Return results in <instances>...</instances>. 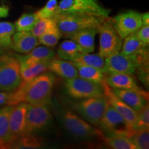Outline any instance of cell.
Listing matches in <instances>:
<instances>
[{"mask_svg":"<svg viewBox=\"0 0 149 149\" xmlns=\"http://www.w3.org/2000/svg\"><path fill=\"white\" fill-rule=\"evenodd\" d=\"M55 77L51 72H43L32 79L22 81L15 90L11 91L7 105L21 102L31 105H48L51 103Z\"/></svg>","mask_w":149,"mask_h":149,"instance_id":"cell-1","label":"cell"},{"mask_svg":"<svg viewBox=\"0 0 149 149\" xmlns=\"http://www.w3.org/2000/svg\"><path fill=\"white\" fill-rule=\"evenodd\" d=\"M53 17L62 36L66 37L81 30L88 28L97 29L107 18L79 13H56Z\"/></svg>","mask_w":149,"mask_h":149,"instance_id":"cell-2","label":"cell"},{"mask_svg":"<svg viewBox=\"0 0 149 149\" xmlns=\"http://www.w3.org/2000/svg\"><path fill=\"white\" fill-rule=\"evenodd\" d=\"M22 82L20 64L17 57L0 54V91H13Z\"/></svg>","mask_w":149,"mask_h":149,"instance_id":"cell-3","label":"cell"},{"mask_svg":"<svg viewBox=\"0 0 149 149\" xmlns=\"http://www.w3.org/2000/svg\"><path fill=\"white\" fill-rule=\"evenodd\" d=\"M110 12L111 10L104 8L98 0H61L55 14L79 13L109 17Z\"/></svg>","mask_w":149,"mask_h":149,"instance_id":"cell-4","label":"cell"},{"mask_svg":"<svg viewBox=\"0 0 149 149\" xmlns=\"http://www.w3.org/2000/svg\"><path fill=\"white\" fill-rule=\"evenodd\" d=\"M97 29L100 35L99 55L105 59L112 54L120 51L122 38L115 31L111 19L106 18Z\"/></svg>","mask_w":149,"mask_h":149,"instance_id":"cell-5","label":"cell"},{"mask_svg":"<svg viewBox=\"0 0 149 149\" xmlns=\"http://www.w3.org/2000/svg\"><path fill=\"white\" fill-rule=\"evenodd\" d=\"M99 125L111 135L131 137L135 133L132 126L109 102Z\"/></svg>","mask_w":149,"mask_h":149,"instance_id":"cell-6","label":"cell"},{"mask_svg":"<svg viewBox=\"0 0 149 149\" xmlns=\"http://www.w3.org/2000/svg\"><path fill=\"white\" fill-rule=\"evenodd\" d=\"M65 88L69 96L74 99L104 97V93L102 84L77 77L66 79Z\"/></svg>","mask_w":149,"mask_h":149,"instance_id":"cell-7","label":"cell"},{"mask_svg":"<svg viewBox=\"0 0 149 149\" xmlns=\"http://www.w3.org/2000/svg\"><path fill=\"white\" fill-rule=\"evenodd\" d=\"M108 104L105 97L83 99L77 102H73L72 107L81 115L85 120L93 126L100 124Z\"/></svg>","mask_w":149,"mask_h":149,"instance_id":"cell-8","label":"cell"},{"mask_svg":"<svg viewBox=\"0 0 149 149\" xmlns=\"http://www.w3.org/2000/svg\"><path fill=\"white\" fill-rule=\"evenodd\" d=\"M104 61L102 70L106 74L118 73L133 75L139 68L137 55L126 56L117 52L106 57Z\"/></svg>","mask_w":149,"mask_h":149,"instance_id":"cell-9","label":"cell"},{"mask_svg":"<svg viewBox=\"0 0 149 149\" xmlns=\"http://www.w3.org/2000/svg\"><path fill=\"white\" fill-rule=\"evenodd\" d=\"M64 127L72 135L81 138H89L95 136L100 137L102 132L97 128L81 119L75 113L70 111L65 112L63 117Z\"/></svg>","mask_w":149,"mask_h":149,"instance_id":"cell-10","label":"cell"},{"mask_svg":"<svg viewBox=\"0 0 149 149\" xmlns=\"http://www.w3.org/2000/svg\"><path fill=\"white\" fill-rule=\"evenodd\" d=\"M53 116L48 105L33 106L29 104L25 135L40 131L51 122Z\"/></svg>","mask_w":149,"mask_h":149,"instance_id":"cell-11","label":"cell"},{"mask_svg":"<svg viewBox=\"0 0 149 149\" xmlns=\"http://www.w3.org/2000/svg\"><path fill=\"white\" fill-rule=\"evenodd\" d=\"M111 20L115 31L122 39L135 33L142 25L141 14L134 10L117 15Z\"/></svg>","mask_w":149,"mask_h":149,"instance_id":"cell-12","label":"cell"},{"mask_svg":"<svg viewBox=\"0 0 149 149\" xmlns=\"http://www.w3.org/2000/svg\"><path fill=\"white\" fill-rule=\"evenodd\" d=\"M28 107L29 104L25 102L13 106L9 117V127L13 144L17 139L25 135Z\"/></svg>","mask_w":149,"mask_h":149,"instance_id":"cell-13","label":"cell"},{"mask_svg":"<svg viewBox=\"0 0 149 149\" xmlns=\"http://www.w3.org/2000/svg\"><path fill=\"white\" fill-rule=\"evenodd\" d=\"M102 85L103 87L104 96L108 102L125 119L126 122L133 128V126L137 120V111L118 97L113 92V88L106 82L105 79L102 82Z\"/></svg>","mask_w":149,"mask_h":149,"instance_id":"cell-14","label":"cell"},{"mask_svg":"<svg viewBox=\"0 0 149 149\" xmlns=\"http://www.w3.org/2000/svg\"><path fill=\"white\" fill-rule=\"evenodd\" d=\"M104 79L112 88L125 89L134 91L141 95L148 101V93L137 84L133 75L118 73L108 74L105 75Z\"/></svg>","mask_w":149,"mask_h":149,"instance_id":"cell-15","label":"cell"},{"mask_svg":"<svg viewBox=\"0 0 149 149\" xmlns=\"http://www.w3.org/2000/svg\"><path fill=\"white\" fill-rule=\"evenodd\" d=\"M55 52L50 47L45 46H36L25 55H17L20 68H25L42 61H50L56 57Z\"/></svg>","mask_w":149,"mask_h":149,"instance_id":"cell-16","label":"cell"},{"mask_svg":"<svg viewBox=\"0 0 149 149\" xmlns=\"http://www.w3.org/2000/svg\"><path fill=\"white\" fill-rule=\"evenodd\" d=\"M39 44L38 39L31 31H17L13 35L10 47L17 53L26 54Z\"/></svg>","mask_w":149,"mask_h":149,"instance_id":"cell-17","label":"cell"},{"mask_svg":"<svg viewBox=\"0 0 149 149\" xmlns=\"http://www.w3.org/2000/svg\"><path fill=\"white\" fill-rule=\"evenodd\" d=\"M48 70L66 80L79 77L77 68L71 61L56 57L48 61Z\"/></svg>","mask_w":149,"mask_h":149,"instance_id":"cell-18","label":"cell"},{"mask_svg":"<svg viewBox=\"0 0 149 149\" xmlns=\"http://www.w3.org/2000/svg\"><path fill=\"white\" fill-rule=\"evenodd\" d=\"M97 34V29L95 28H88L70 35L68 38L74 41L82 48L85 53H93L95 49V38Z\"/></svg>","mask_w":149,"mask_h":149,"instance_id":"cell-19","label":"cell"},{"mask_svg":"<svg viewBox=\"0 0 149 149\" xmlns=\"http://www.w3.org/2000/svg\"><path fill=\"white\" fill-rule=\"evenodd\" d=\"M13 106L6 105L0 109V148H10L13 139L9 127V117Z\"/></svg>","mask_w":149,"mask_h":149,"instance_id":"cell-20","label":"cell"},{"mask_svg":"<svg viewBox=\"0 0 149 149\" xmlns=\"http://www.w3.org/2000/svg\"><path fill=\"white\" fill-rule=\"evenodd\" d=\"M113 91L118 97L136 111L142 109L148 102L146 98L134 91L120 88H113Z\"/></svg>","mask_w":149,"mask_h":149,"instance_id":"cell-21","label":"cell"},{"mask_svg":"<svg viewBox=\"0 0 149 149\" xmlns=\"http://www.w3.org/2000/svg\"><path fill=\"white\" fill-rule=\"evenodd\" d=\"M120 53L124 55H135L146 51L148 46L144 45L136 36L135 33H132L122 39Z\"/></svg>","mask_w":149,"mask_h":149,"instance_id":"cell-22","label":"cell"},{"mask_svg":"<svg viewBox=\"0 0 149 149\" xmlns=\"http://www.w3.org/2000/svg\"><path fill=\"white\" fill-rule=\"evenodd\" d=\"M85 52L79 45L71 40H65L59 45L57 49V56L59 59L72 61Z\"/></svg>","mask_w":149,"mask_h":149,"instance_id":"cell-23","label":"cell"},{"mask_svg":"<svg viewBox=\"0 0 149 149\" xmlns=\"http://www.w3.org/2000/svg\"><path fill=\"white\" fill-rule=\"evenodd\" d=\"M73 64L77 68L78 76L79 77L99 84H102L104 80L106 74L103 72L102 69L92 66H85V65L75 64V63H73Z\"/></svg>","mask_w":149,"mask_h":149,"instance_id":"cell-24","label":"cell"},{"mask_svg":"<svg viewBox=\"0 0 149 149\" xmlns=\"http://www.w3.org/2000/svg\"><path fill=\"white\" fill-rule=\"evenodd\" d=\"M107 146L113 149H137L130 137L120 135L105 137L103 134L100 136Z\"/></svg>","mask_w":149,"mask_h":149,"instance_id":"cell-25","label":"cell"},{"mask_svg":"<svg viewBox=\"0 0 149 149\" xmlns=\"http://www.w3.org/2000/svg\"><path fill=\"white\" fill-rule=\"evenodd\" d=\"M44 139L42 137L33 135V134L24 135L14 141L10 148H39L43 145Z\"/></svg>","mask_w":149,"mask_h":149,"instance_id":"cell-26","label":"cell"},{"mask_svg":"<svg viewBox=\"0 0 149 149\" xmlns=\"http://www.w3.org/2000/svg\"><path fill=\"white\" fill-rule=\"evenodd\" d=\"M75 64L92 66L102 69L104 66V58L99 54H92L91 53H84L76 57L71 61Z\"/></svg>","mask_w":149,"mask_h":149,"instance_id":"cell-27","label":"cell"},{"mask_svg":"<svg viewBox=\"0 0 149 149\" xmlns=\"http://www.w3.org/2000/svg\"><path fill=\"white\" fill-rule=\"evenodd\" d=\"M48 61H42V62L37 63L31 66L20 68V74H21L22 81L32 79L47 70Z\"/></svg>","mask_w":149,"mask_h":149,"instance_id":"cell-28","label":"cell"},{"mask_svg":"<svg viewBox=\"0 0 149 149\" xmlns=\"http://www.w3.org/2000/svg\"><path fill=\"white\" fill-rule=\"evenodd\" d=\"M38 20L35 13H24L15 22V31H31Z\"/></svg>","mask_w":149,"mask_h":149,"instance_id":"cell-29","label":"cell"},{"mask_svg":"<svg viewBox=\"0 0 149 149\" xmlns=\"http://www.w3.org/2000/svg\"><path fill=\"white\" fill-rule=\"evenodd\" d=\"M15 32L14 24L9 22H0V47H10L13 35Z\"/></svg>","mask_w":149,"mask_h":149,"instance_id":"cell-30","label":"cell"},{"mask_svg":"<svg viewBox=\"0 0 149 149\" xmlns=\"http://www.w3.org/2000/svg\"><path fill=\"white\" fill-rule=\"evenodd\" d=\"M62 37L61 31L57 27V26L44 34L37 37L39 44L47 47H53L57 45L61 37Z\"/></svg>","mask_w":149,"mask_h":149,"instance_id":"cell-31","label":"cell"},{"mask_svg":"<svg viewBox=\"0 0 149 149\" xmlns=\"http://www.w3.org/2000/svg\"><path fill=\"white\" fill-rule=\"evenodd\" d=\"M57 26L55 19L53 17L39 19L31 32L35 36L38 37Z\"/></svg>","mask_w":149,"mask_h":149,"instance_id":"cell-32","label":"cell"},{"mask_svg":"<svg viewBox=\"0 0 149 149\" xmlns=\"http://www.w3.org/2000/svg\"><path fill=\"white\" fill-rule=\"evenodd\" d=\"M137 149L149 148V128H141L130 137Z\"/></svg>","mask_w":149,"mask_h":149,"instance_id":"cell-33","label":"cell"},{"mask_svg":"<svg viewBox=\"0 0 149 149\" xmlns=\"http://www.w3.org/2000/svg\"><path fill=\"white\" fill-rule=\"evenodd\" d=\"M137 117L133 126V129L136 132L141 128H149V106L148 102L139 111H137Z\"/></svg>","mask_w":149,"mask_h":149,"instance_id":"cell-34","label":"cell"},{"mask_svg":"<svg viewBox=\"0 0 149 149\" xmlns=\"http://www.w3.org/2000/svg\"><path fill=\"white\" fill-rule=\"evenodd\" d=\"M58 2L57 0H48L46 5L35 13L39 19L52 18L55 14Z\"/></svg>","mask_w":149,"mask_h":149,"instance_id":"cell-35","label":"cell"},{"mask_svg":"<svg viewBox=\"0 0 149 149\" xmlns=\"http://www.w3.org/2000/svg\"><path fill=\"white\" fill-rule=\"evenodd\" d=\"M136 36L146 46L149 44V24H142L139 30L135 32Z\"/></svg>","mask_w":149,"mask_h":149,"instance_id":"cell-36","label":"cell"},{"mask_svg":"<svg viewBox=\"0 0 149 149\" xmlns=\"http://www.w3.org/2000/svg\"><path fill=\"white\" fill-rule=\"evenodd\" d=\"M10 92H5L0 91V107L3 105H7L9 97H10Z\"/></svg>","mask_w":149,"mask_h":149,"instance_id":"cell-37","label":"cell"},{"mask_svg":"<svg viewBox=\"0 0 149 149\" xmlns=\"http://www.w3.org/2000/svg\"><path fill=\"white\" fill-rule=\"evenodd\" d=\"M9 15V8L6 6H0V18L6 17Z\"/></svg>","mask_w":149,"mask_h":149,"instance_id":"cell-38","label":"cell"},{"mask_svg":"<svg viewBox=\"0 0 149 149\" xmlns=\"http://www.w3.org/2000/svg\"><path fill=\"white\" fill-rule=\"evenodd\" d=\"M141 18H142V24H149L148 13H145L144 14H141Z\"/></svg>","mask_w":149,"mask_h":149,"instance_id":"cell-39","label":"cell"},{"mask_svg":"<svg viewBox=\"0 0 149 149\" xmlns=\"http://www.w3.org/2000/svg\"><path fill=\"white\" fill-rule=\"evenodd\" d=\"M1 53H3V50H2V48L0 47V54Z\"/></svg>","mask_w":149,"mask_h":149,"instance_id":"cell-40","label":"cell"}]
</instances>
